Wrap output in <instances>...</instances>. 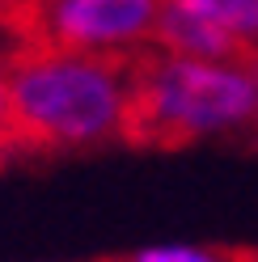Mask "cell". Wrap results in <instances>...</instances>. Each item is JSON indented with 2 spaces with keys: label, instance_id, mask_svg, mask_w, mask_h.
<instances>
[{
  "label": "cell",
  "instance_id": "1",
  "mask_svg": "<svg viewBox=\"0 0 258 262\" xmlns=\"http://www.w3.org/2000/svg\"><path fill=\"white\" fill-rule=\"evenodd\" d=\"M140 51H38L5 72L22 157L76 152L119 140V114Z\"/></svg>",
  "mask_w": 258,
  "mask_h": 262
},
{
  "label": "cell",
  "instance_id": "2",
  "mask_svg": "<svg viewBox=\"0 0 258 262\" xmlns=\"http://www.w3.org/2000/svg\"><path fill=\"white\" fill-rule=\"evenodd\" d=\"M254 110L258 72L140 47L119 114V144L144 152H178L212 131L254 119Z\"/></svg>",
  "mask_w": 258,
  "mask_h": 262
},
{
  "label": "cell",
  "instance_id": "3",
  "mask_svg": "<svg viewBox=\"0 0 258 262\" xmlns=\"http://www.w3.org/2000/svg\"><path fill=\"white\" fill-rule=\"evenodd\" d=\"M165 0H38L42 51H115L153 38Z\"/></svg>",
  "mask_w": 258,
  "mask_h": 262
},
{
  "label": "cell",
  "instance_id": "4",
  "mask_svg": "<svg viewBox=\"0 0 258 262\" xmlns=\"http://www.w3.org/2000/svg\"><path fill=\"white\" fill-rule=\"evenodd\" d=\"M157 51L165 55H182V59H199V63H224V68H250L258 72V47L229 34V30H220L212 21L195 17V13H186L178 5L161 9V17L153 26V38H148Z\"/></svg>",
  "mask_w": 258,
  "mask_h": 262
},
{
  "label": "cell",
  "instance_id": "5",
  "mask_svg": "<svg viewBox=\"0 0 258 262\" xmlns=\"http://www.w3.org/2000/svg\"><path fill=\"white\" fill-rule=\"evenodd\" d=\"M169 5H178V9L258 47V0H169Z\"/></svg>",
  "mask_w": 258,
  "mask_h": 262
},
{
  "label": "cell",
  "instance_id": "6",
  "mask_svg": "<svg viewBox=\"0 0 258 262\" xmlns=\"http://www.w3.org/2000/svg\"><path fill=\"white\" fill-rule=\"evenodd\" d=\"M17 157L22 152H17V136H13V114H9V80L0 72V169Z\"/></svg>",
  "mask_w": 258,
  "mask_h": 262
},
{
  "label": "cell",
  "instance_id": "7",
  "mask_svg": "<svg viewBox=\"0 0 258 262\" xmlns=\"http://www.w3.org/2000/svg\"><path fill=\"white\" fill-rule=\"evenodd\" d=\"M136 262H224V250H144Z\"/></svg>",
  "mask_w": 258,
  "mask_h": 262
},
{
  "label": "cell",
  "instance_id": "8",
  "mask_svg": "<svg viewBox=\"0 0 258 262\" xmlns=\"http://www.w3.org/2000/svg\"><path fill=\"white\" fill-rule=\"evenodd\" d=\"M254 140H258V110H254Z\"/></svg>",
  "mask_w": 258,
  "mask_h": 262
},
{
  "label": "cell",
  "instance_id": "9",
  "mask_svg": "<svg viewBox=\"0 0 258 262\" xmlns=\"http://www.w3.org/2000/svg\"><path fill=\"white\" fill-rule=\"evenodd\" d=\"M106 262H119V258H106Z\"/></svg>",
  "mask_w": 258,
  "mask_h": 262
}]
</instances>
